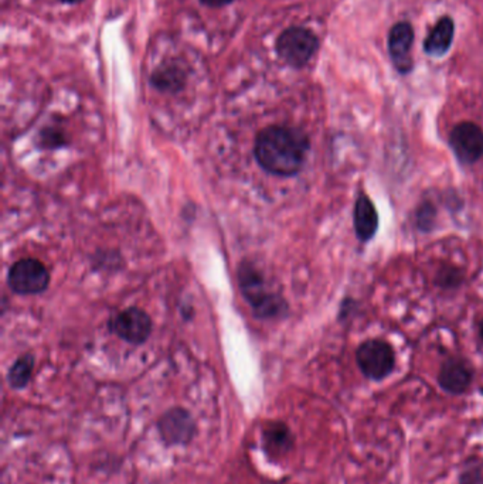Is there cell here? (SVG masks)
Here are the masks:
<instances>
[{"label":"cell","mask_w":483,"mask_h":484,"mask_svg":"<svg viewBox=\"0 0 483 484\" xmlns=\"http://www.w3.org/2000/svg\"><path fill=\"white\" fill-rule=\"evenodd\" d=\"M159 435L166 446H186L196 435V424L190 412L172 408L158 422Z\"/></svg>","instance_id":"cell-6"},{"label":"cell","mask_w":483,"mask_h":484,"mask_svg":"<svg viewBox=\"0 0 483 484\" xmlns=\"http://www.w3.org/2000/svg\"><path fill=\"white\" fill-rule=\"evenodd\" d=\"M414 43V30L410 23H397L390 30L388 51L398 73L407 74L413 69L411 49Z\"/></svg>","instance_id":"cell-9"},{"label":"cell","mask_w":483,"mask_h":484,"mask_svg":"<svg viewBox=\"0 0 483 484\" xmlns=\"http://www.w3.org/2000/svg\"><path fill=\"white\" fill-rule=\"evenodd\" d=\"M295 445L293 432L283 422H271L263 432V446L268 458L281 459L288 455Z\"/></svg>","instance_id":"cell-11"},{"label":"cell","mask_w":483,"mask_h":484,"mask_svg":"<svg viewBox=\"0 0 483 484\" xmlns=\"http://www.w3.org/2000/svg\"><path fill=\"white\" fill-rule=\"evenodd\" d=\"M434 208L431 205H425L424 207H421L420 215H418V223H420L423 230H428L430 225L432 224V218H434Z\"/></svg>","instance_id":"cell-18"},{"label":"cell","mask_w":483,"mask_h":484,"mask_svg":"<svg viewBox=\"0 0 483 484\" xmlns=\"http://www.w3.org/2000/svg\"><path fill=\"white\" fill-rule=\"evenodd\" d=\"M151 81L152 86L156 87L161 91L174 93V91L183 88L186 74L178 66L168 64V66H162L161 68L156 69Z\"/></svg>","instance_id":"cell-14"},{"label":"cell","mask_w":483,"mask_h":484,"mask_svg":"<svg viewBox=\"0 0 483 484\" xmlns=\"http://www.w3.org/2000/svg\"><path fill=\"white\" fill-rule=\"evenodd\" d=\"M60 2H63V4H79V2H81V0H60Z\"/></svg>","instance_id":"cell-20"},{"label":"cell","mask_w":483,"mask_h":484,"mask_svg":"<svg viewBox=\"0 0 483 484\" xmlns=\"http://www.w3.org/2000/svg\"><path fill=\"white\" fill-rule=\"evenodd\" d=\"M455 24L450 17H441L430 36L425 39V53L431 57H442L450 51V44L454 41Z\"/></svg>","instance_id":"cell-13"},{"label":"cell","mask_w":483,"mask_h":484,"mask_svg":"<svg viewBox=\"0 0 483 484\" xmlns=\"http://www.w3.org/2000/svg\"><path fill=\"white\" fill-rule=\"evenodd\" d=\"M320 47V40L305 27H290L276 40V51L290 66L301 68L310 63Z\"/></svg>","instance_id":"cell-3"},{"label":"cell","mask_w":483,"mask_h":484,"mask_svg":"<svg viewBox=\"0 0 483 484\" xmlns=\"http://www.w3.org/2000/svg\"><path fill=\"white\" fill-rule=\"evenodd\" d=\"M111 329L122 340L131 344H142L151 334V317L138 307H129L112 319Z\"/></svg>","instance_id":"cell-8"},{"label":"cell","mask_w":483,"mask_h":484,"mask_svg":"<svg viewBox=\"0 0 483 484\" xmlns=\"http://www.w3.org/2000/svg\"><path fill=\"white\" fill-rule=\"evenodd\" d=\"M474 372L464 360L450 359L441 367L438 382L444 391L460 396L469 388Z\"/></svg>","instance_id":"cell-10"},{"label":"cell","mask_w":483,"mask_h":484,"mask_svg":"<svg viewBox=\"0 0 483 484\" xmlns=\"http://www.w3.org/2000/svg\"><path fill=\"white\" fill-rule=\"evenodd\" d=\"M238 282L246 302L253 306L256 316L271 319L286 309L285 302L280 295L266 289L265 279L260 270L251 264H243L238 269Z\"/></svg>","instance_id":"cell-2"},{"label":"cell","mask_w":483,"mask_h":484,"mask_svg":"<svg viewBox=\"0 0 483 484\" xmlns=\"http://www.w3.org/2000/svg\"><path fill=\"white\" fill-rule=\"evenodd\" d=\"M438 279H440L441 287L444 288H454L458 287L460 284V270L455 269V268H445L440 275H438Z\"/></svg>","instance_id":"cell-17"},{"label":"cell","mask_w":483,"mask_h":484,"mask_svg":"<svg viewBox=\"0 0 483 484\" xmlns=\"http://www.w3.org/2000/svg\"><path fill=\"white\" fill-rule=\"evenodd\" d=\"M34 359L32 356L20 357L16 362H14L12 369L9 370L7 374V382L9 386L14 389H22L29 384L30 379H32V372H33Z\"/></svg>","instance_id":"cell-15"},{"label":"cell","mask_w":483,"mask_h":484,"mask_svg":"<svg viewBox=\"0 0 483 484\" xmlns=\"http://www.w3.org/2000/svg\"><path fill=\"white\" fill-rule=\"evenodd\" d=\"M353 220L358 240L367 242L375 237L378 230V215L376 205L367 196L362 195L356 200Z\"/></svg>","instance_id":"cell-12"},{"label":"cell","mask_w":483,"mask_h":484,"mask_svg":"<svg viewBox=\"0 0 483 484\" xmlns=\"http://www.w3.org/2000/svg\"><path fill=\"white\" fill-rule=\"evenodd\" d=\"M310 151L308 136L290 126H268L258 133L255 141L258 165L274 176L291 178L300 173Z\"/></svg>","instance_id":"cell-1"},{"label":"cell","mask_w":483,"mask_h":484,"mask_svg":"<svg viewBox=\"0 0 483 484\" xmlns=\"http://www.w3.org/2000/svg\"><path fill=\"white\" fill-rule=\"evenodd\" d=\"M450 146L460 163L474 165L483 156V129L474 123H458L450 132Z\"/></svg>","instance_id":"cell-7"},{"label":"cell","mask_w":483,"mask_h":484,"mask_svg":"<svg viewBox=\"0 0 483 484\" xmlns=\"http://www.w3.org/2000/svg\"><path fill=\"white\" fill-rule=\"evenodd\" d=\"M480 337H482L483 340V322L482 324H480Z\"/></svg>","instance_id":"cell-21"},{"label":"cell","mask_w":483,"mask_h":484,"mask_svg":"<svg viewBox=\"0 0 483 484\" xmlns=\"http://www.w3.org/2000/svg\"><path fill=\"white\" fill-rule=\"evenodd\" d=\"M356 361L367 379L380 381L395 370V350L385 340H367L356 352Z\"/></svg>","instance_id":"cell-4"},{"label":"cell","mask_w":483,"mask_h":484,"mask_svg":"<svg viewBox=\"0 0 483 484\" xmlns=\"http://www.w3.org/2000/svg\"><path fill=\"white\" fill-rule=\"evenodd\" d=\"M460 484H483V461L472 459L460 476Z\"/></svg>","instance_id":"cell-16"},{"label":"cell","mask_w":483,"mask_h":484,"mask_svg":"<svg viewBox=\"0 0 483 484\" xmlns=\"http://www.w3.org/2000/svg\"><path fill=\"white\" fill-rule=\"evenodd\" d=\"M7 284L14 294H42L50 284L49 270L40 260L33 258L20 260L10 268Z\"/></svg>","instance_id":"cell-5"},{"label":"cell","mask_w":483,"mask_h":484,"mask_svg":"<svg viewBox=\"0 0 483 484\" xmlns=\"http://www.w3.org/2000/svg\"><path fill=\"white\" fill-rule=\"evenodd\" d=\"M204 5L211 7L226 6V5L231 4L233 0H201Z\"/></svg>","instance_id":"cell-19"}]
</instances>
